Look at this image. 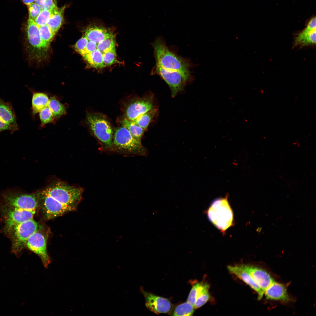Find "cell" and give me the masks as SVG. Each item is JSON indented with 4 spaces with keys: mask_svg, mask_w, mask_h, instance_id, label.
I'll return each instance as SVG.
<instances>
[{
    "mask_svg": "<svg viewBox=\"0 0 316 316\" xmlns=\"http://www.w3.org/2000/svg\"><path fill=\"white\" fill-rule=\"evenodd\" d=\"M152 44L156 64L166 69L191 75L189 61L169 49L162 37L157 38Z\"/></svg>",
    "mask_w": 316,
    "mask_h": 316,
    "instance_id": "1",
    "label": "cell"
},
{
    "mask_svg": "<svg viewBox=\"0 0 316 316\" xmlns=\"http://www.w3.org/2000/svg\"><path fill=\"white\" fill-rule=\"evenodd\" d=\"M86 122L94 136L98 140L101 150L112 152L114 134L112 126L107 118L99 113L88 112Z\"/></svg>",
    "mask_w": 316,
    "mask_h": 316,
    "instance_id": "2",
    "label": "cell"
},
{
    "mask_svg": "<svg viewBox=\"0 0 316 316\" xmlns=\"http://www.w3.org/2000/svg\"><path fill=\"white\" fill-rule=\"evenodd\" d=\"M83 189L61 181L52 183L41 191L63 205L76 210L82 198Z\"/></svg>",
    "mask_w": 316,
    "mask_h": 316,
    "instance_id": "3",
    "label": "cell"
},
{
    "mask_svg": "<svg viewBox=\"0 0 316 316\" xmlns=\"http://www.w3.org/2000/svg\"><path fill=\"white\" fill-rule=\"evenodd\" d=\"M112 152L126 156H145L147 153V150L141 141L134 138L123 126L115 130L113 140Z\"/></svg>",
    "mask_w": 316,
    "mask_h": 316,
    "instance_id": "4",
    "label": "cell"
},
{
    "mask_svg": "<svg viewBox=\"0 0 316 316\" xmlns=\"http://www.w3.org/2000/svg\"><path fill=\"white\" fill-rule=\"evenodd\" d=\"M207 215L211 222L223 232L231 226L233 214L227 196L214 200L208 209Z\"/></svg>",
    "mask_w": 316,
    "mask_h": 316,
    "instance_id": "5",
    "label": "cell"
},
{
    "mask_svg": "<svg viewBox=\"0 0 316 316\" xmlns=\"http://www.w3.org/2000/svg\"><path fill=\"white\" fill-rule=\"evenodd\" d=\"M3 205L17 208L36 211L39 206L37 193H24L19 188H10L3 191L1 194Z\"/></svg>",
    "mask_w": 316,
    "mask_h": 316,
    "instance_id": "6",
    "label": "cell"
},
{
    "mask_svg": "<svg viewBox=\"0 0 316 316\" xmlns=\"http://www.w3.org/2000/svg\"><path fill=\"white\" fill-rule=\"evenodd\" d=\"M25 45L30 59L40 60L46 56L49 45L41 38L39 26L34 21L28 19L26 28Z\"/></svg>",
    "mask_w": 316,
    "mask_h": 316,
    "instance_id": "7",
    "label": "cell"
},
{
    "mask_svg": "<svg viewBox=\"0 0 316 316\" xmlns=\"http://www.w3.org/2000/svg\"><path fill=\"white\" fill-rule=\"evenodd\" d=\"M42 227L33 219L13 226L6 231L12 242V250L15 253L20 252L26 245L28 239Z\"/></svg>",
    "mask_w": 316,
    "mask_h": 316,
    "instance_id": "8",
    "label": "cell"
},
{
    "mask_svg": "<svg viewBox=\"0 0 316 316\" xmlns=\"http://www.w3.org/2000/svg\"><path fill=\"white\" fill-rule=\"evenodd\" d=\"M151 73L159 75L166 83L171 90L173 97L183 90L186 82L191 78V75L166 69L157 64L153 68Z\"/></svg>",
    "mask_w": 316,
    "mask_h": 316,
    "instance_id": "9",
    "label": "cell"
},
{
    "mask_svg": "<svg viewBox=\"0 0 316 316\" xmlns=\"http://www.w3.org/2000/svg\"><path fill=\"white\" fill-rule=\"evenodd\" d=\"M40 206L44 218L50 219L61 216L68 212L74 211L71 207L62 204L51 196L42 192H37Z\"/></svg>",
    "mask_w": 316,
    "mask_h": 316,
    "instance_id": "10",
    "label": "cell"
},
{
    "mask_svg": "<svg viewBox=\"0 0 316 316\" xmlns=\"http://www.w3.org/2000/svg\"><path fill=\"white\" fill-rule=\"evenodd\" d=\"M153 97L151 94L131 99L125 105L124 118L133 121L139 116L153 109Z\"/></svg>",
    "mask_w": 316,
    "mask_h": 316,
    "instance_id": "11",
    "label": "cell"
},
{
    "mask_svg": "<svg viewBox=\"0 0 316 316\" xmlns=\"http://www.w3.org/2000/svg\"><path fill=\"white\" fill-rule=\"evenodd\" d=\"M1 211L5 222V231L15 225L33 219L35 211L3 205Z\"/></svg>",
    "mask_w": 316,
    "mask_h": 316,
    "instance_id": "12",
    "label": "cell"
},
{
    "mask_svg": "<svg viewBox=\"0 0 316 316\" xmlns=\"http://www.w3.org/2000/svg\"><path fill=\"white\" fill-rule=\"evenodd\" d=\"M41 230L37 231L30 236L26 245L39 257L44 266L47 267L51 261L47 250V238Z\"/></svg>",
    "mask_w": 316,
    "mask_h": 316,
    "instance_id": "13",
    "label": "cell"
},
{
    "mask_svg": "<svg viewBox=\"0 0 316 316\" xmlns=\"http://www.w3.org/2000/svg\"><path fill=\"white\" fill-rule=\"evenodd\" d=\"M18 129L15 113L11 103L0 99V132L8 130L13 133Z\"/></svg>",
    "mask_w": 316,
    "mask_h": 316,
    "instance_id": "14",
    "label": "cell"
},
{
    "mask_svg": "<svg viewBox=\"0 0 316 316\" xmlns=\"http://www.w3.org/2000/svg\"><path fill=\"white\" fill-rule=\"evenodd\" d=\"M142 291L145 299L146 306L148 309L157 314L167 313L170 310L171 305L168 299L143 290Z\"/></svg>",
    "mask_w": 316,
    "mask_h": 316,
    "instance_id": "15",
    "label": "cell"
},
{
    "mask_svg": "<svg viewBox=\"0 0 316 316\" xmlns=\"http://www.w3.org/2000/svg\"><path fill=\"white\" fill-rule=\"evenodd\" d=\"M239 265L251 276L264 294L265 290L274 281L269 274L262 269L244 264Z\"/></svg>",
    "mask_w": 316,
    "mask_h": 316,
    "instance_id": "16",
    "label": "cell"
},
{
    "mask_svg": "<svg viewBox=\"0 0 316 316\" xmlns=\"http://www.w3.org/2000/svg\"><path fill=\"white\" fill-rule=\"evenodd\" d=\"M84 36L89 40L97 43L106 39L114 37L113 31L111 28L96 23L91 24L85 30Z\"/></svg>",
    "mask_w": 316,
    "mask_h": 316,
    "instance_id": "17",
    "label": "cell"
},
{
    "mask_svg": "<svg viewBox=\"0 0 316 316\" xmlns=\"http://www.w3.org/2000/svg\"><path fill=\"white\" fill-rule=\"evenodd\" d=\"M227 269L231 273L241 279L257 293L258 300H260L262 299L264 293L248 273L242 269L239 265L234 266H228Z\"/></svg>",
    "mask_w": 316,
    "mask_h": 316,
    "instance_id": "18",
    "label": "cell"
},
{
    "mask_svg": "<svg viewBox=\"0 0 316 316\" xmlns=\"http://www.w3.org/2000/svg\"><path fill=\"white\" fill-rule=\"evenodd\" d=\"M264 294L267 299L283 301L289 300L285 286L274 281L267 288Z\"/></svg>",
    "mask_w": 316,
    "mask_h": 316,
    "instance_id": "19",
    "label": "cell"
},
{
    "mask_svg": "<svg viewBox=\"0 0 316 316\" xmlns=\"http://www.w3.org/2000/svg\"><path fill=\"white\" fill-rule=\"evenodd\" d=\"M49 99L46 94L42 92H35L33 95L32 100V113L33 115L40 112L48 106Z\"/></svg>",
    "mask_w": 316,
    "mask_h": 316,
    "instance_id": "20",
    "label": "cell"
},
{
    "mask_svg": "<svg viewBox=\"0 0 316 316\" xmlns=\"http://www.w3.org/2000/svg\"><path fill=\"white\" fill-rule=\"evenodd\" d=\"M316 33L315 30L308 33L302 32L298 33L295 38L294 46L303 47L315 44Z\"/></svg>",
    "mask_w": 316,
    "mask_h": 316,
    "instance_id": "21",
    "label": "cell"
},
{
    "mask_svg": "<svg viewBox=\"0 0 316 316\" xmlns=\"http://www.w3.org/2000/svg\"><path fill=\"white\" fill-rule=\"evenodd\" d=\"M65 7L64 6L62 7L58 8L47 24L54 35L58 31L63 23Z\"/></svg>",
    "mask_w": 316,
    "mask_h": 316,
    "instance_id": "22",
    "label": "cell"
},
{
    "mask_svg": "<svg viewBox=\"0 0 316 316\" xmlns=\"http://www.w3.org/2000/svg\"><path fill=\"white\" fill-rule=\"evenodd\" d=\"M122 126L126 128L133 136L137 140L141 141L145 130L139 126L134 121L125 118L120 121Z\"/></svg>",
    "mask_w": 316,
    "mask_h": 316,
    "instance_id": "23",
    "label": "cell"
},
{
    "mask_svg": "<svg viewBox=\"0 0 316 316\" xmlns=\"http://www.w3.org/2000/svg\"><path fill=\"white\" fill-rule=\"evenodd\" d=\"M82 56L91 67L95 68H104L103 54L97 49Z\"/></svg>",
    "mask_w": 316,
    "mask_h": 316,
    "instance_id": "24",
    "label": "cell"
},
{
    "mask_svg": "<svg viewBox=\"0 0 316 316\" xmlns=\"http://www.w3.org/2000/svg\"><path fill=\"white\" fill-rule=\"evenodd\" d=\"M157 111V108L152 109L138 116L133 121L136 123L145 130L148 126Z\"/></svg>",
    "mask_w": 316,
    "mask_h": 316,
    "instance_id": "25",
    "label": "cell"
},
{
    "mask_svg": "<svg viewBox=\"0 0 316 316\" xmlns=\"http://www.w3.org/2000/svg\"><path fill=\"white\" fill-rule=\"evenodd\" d=\"M207 284L202 282L194 284L189 293L187 301L194 306L197 299Z\"/></svg>",
    "mask_w": 316,
    "mask_h": 316,
    "instance_id": "26",
    "label": "cell"
},
{
    "mask_svg": "<svg viewBox=\"0 0 316 316\" xmlns=\"http://www.w3.org/2000/svg\"><path fill=\"white\" fill-rule=\"evenodd\" d=\"M97 49L102 54L111 52L116 54L114 37L106 39L98 43Z\"/></svg>",
    "mask_w": 316,
    "mask_h": 316,
    "instance_id": "27",
    "label": "cell"
},
{
    "mask_svg": "<svg viewBox=\"0 0 316 316\" xmlns=\"http://www.w3.org/2000/svg\"><path fill=\"white\" fill-rule=\"evenodd\" d=\"M48 107L54 117H59L66 113V109L64 106L54 97H51L49 99Z\"/></svg>",
    "mask_w": 316,
    "mask_h": 316,
    "instance_id": "28",
    "label": "cell"
},
{
    "mask_svg": "<svg viewBox=\"0 0 316 316\" xmlns=\"http://www.w3.org/2000/svg\"><path fill=\"white\" fill-rule=\"evenodd\" d=\"M195 309L194 306L187 301L177 305L175 308L173 315L191 316Z\"/></svg>",
    "mask_w": 316,
    "mask_h": 316,
    "instance_id": "29",
    "label": "cell"
},
{
    "mask_svg": "<svg viewBox=\"0 0 316 316\" xmlns=\"http://www.w3.org/2000/svg\"><path fill=\"white\" fill-rule=\"evenodd\" d=\"M58 8L51 10H42L34 21L39 26L47 24Z\"/></svg>",
    "mask_w": 316,
    "mask_h": 316,
    "instance_id": "30",
    "label": "cell"
},
{
    "mask_svg": "<svg viewBox=\"0 0 316 316\" xmlns=\"http://www.w3.org/2000/svg\"><path fill=\"white\" fill-rule=\"evenodd\" d=\"M39 28L41 38L44 43L49 45L55 35L47 24L39 26Z\"/></svg>",
    "mask_w": 316,
    "mask_h": 316,
    "instance_id": "31",
    "label": "cell"
},
{
    "mask_svg": "<svg viewBox=\"0 0 316 316\" xmlns=\"http://www.w3.org/2000/svg\"><path fill=\"white\" fill-rule=\"evenodd\" d=\"M209 286L208 284L198 296L194 305L195 309L201 307L208 301L210 298L209 292Z\"/></svg>",
    "mask_w": 316,
    "mask_h": 316,
    "instance_id": "32",
    "label": "cell"
},
{
    "mask_svg": "<svg viewBox=\"0 0 316 316\" xmlns=\"http://www.w3.org/2000/svg\"><path fill=\"white\" fill-rule=\"evenodd\" d=\"M40 117L42 124L45 125L51 122L54 117L47 106L40 112Z\"/></svg>",
    "mask_w": 316,
    "mask_h": 316,
    "instance_id": "33",
    "label": "cell"
},
{
    "mask_svg": "<svg viewBox=\"0 0 316 316\" xmlns=\"http://www.w3.org/2000/svg\"><path fill=\"white\" fill-rule=\"evenodd\" d=\"M117 54L111 52L103 54V62L104 67L110 66L116 63H119L118 60Z\"/></svg>",
    "mask_w": 316,
    "mask_h": 316,
    "instance_id": "34",
    "label": "cell"
},
{
    "mask_svg": "<svg viewBox=\"0 0 316 316\" xmlns=\"http://www.w3.org/2000/svg\"><path fill=\"white\" fill-rule=\"evenodd\" d=\"M28 7V19L35 21L42 10L41 7L35 3H32Z\"/></svg>",
    "mask_w": 316,
    "mask_h": 316,
    "instance_id": "35",
    "label": "cell"
},
{
    "mask_svg": "<svg viewBox=\"0 0 316 316\" xmlns=\"http://www.w3.org/2000/svg\"><path fill=\"white\" fill-rule=\"evenodd\" d=\"M88 41V39L83 36L78 40L74 46L75 50L82 56L83 54Z\"/></svg>",
    "mask_w": 316,
    "mask_h": 316,
    "instance_id": "36",
    "label": "cell"
},
{
    "mask_svg": "<svg viewBox=\"0 0 316 316\" xmlns=\"http://www.w3.org/2000/svg\"><path fill=\"white\" fill-rule=\"evenodd\" d=\"M40 7L42 10H51L55 9L57 7L56 0H45Z\"/></svg>",
    "mask_w": 316,
    "mask_h": 316,
    "instance_id": "37",
    "label": "cell"
},
{
    "mask_svg": "<svg viewBox=\"0 0 316 316\" xmlns=\"http://www.w3.org/2000/svg\"><path fill=\"white\" fill-rule=\"evenodd\" d=\"M97 43L91 41L89 40L86 46L84 52L82 56L92 52L97 49Z\"/></svg>",
    "mask_w": 316,
    "mask_h": 316,
    "instance_id": "38",
    "label": "cell"
},
{
    "mask_svg": "<svg viewBox=\"0 0 316 316\" xmlns=\"http://www.w3.org/2000/svg\"><path fill=\"white\" fill-rule=\"evenodd\" d=\"M22 2L27 6L35 3V0H21Z\"/></svg>",
    "mask_w": 316,
    "mask_h": 316,
    "instance_id": "39",
    "label": "cell"
},
{
    "mask_svg": "<svg viewBox=\"0 0 316 316\" xmlns=\"http://www.w3.org/2000/svg\"><path fill=\"white\" fill-rule=\"evenodd\" d=\"M45 0H35V3L41 6L44 3Z\"/></svg>",
    "mask_w": 316,
    "mask_h": 316,
    "instance_id": "40",
    "label": "cell"
}]
</instances>
